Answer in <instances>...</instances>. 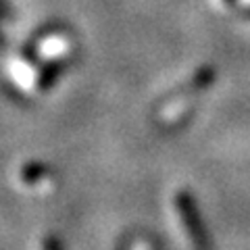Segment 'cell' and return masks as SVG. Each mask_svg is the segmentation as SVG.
I'll return each instance as SVG.
<instances>
[{
    "instance_id": "cell-2",
    "label": "cell",
    "mask_w": 250,
    "mask_h": 250,
    "mask_svg": "<svg viewBox=\"0 0 250 250\" xmlns=\"http://www.w3.org/2000/svg\"><path fill=\"white\" fill-rule=\"evenodd\" d=\"M38 250H61L59 244H57V240L54 238H44L40 244H38Z\"/></svg>"
},
{
    "instance_id": "cell-1",
    "label": "cell",
    "mask_w": 250,
    "mask_h": 250,
    "mask_svg": "<svg viewBox=\"0 0 250 250\" xmlns=\"http://www.w3.org/2000/svg\"><path fill=\"white\" fill-rule=\"evenodd\" d=\"M15 182H17V186L21 188L23 192L46 194V192H50L54 179H52V171H48L44 165H40V163L29 161V163L19 165Z\"/></svg>"
},
{
    "instance_id": "cell-3",
    "label": "cell",
    "mask_w": 250,
    "mask_h": 250,
    "mask_svg": "<svg viewBox=\"0 0 250 250\" xmlns=\"http://www.w3.org/2000/svg\"><path fill=\"white\" fill-rule=\"evenodd\" d=\"M131 250H152V246H150V244H148V242H146V240H140V242H138V244H136V246H131Z\"/></svg>"
}]
</instances>
